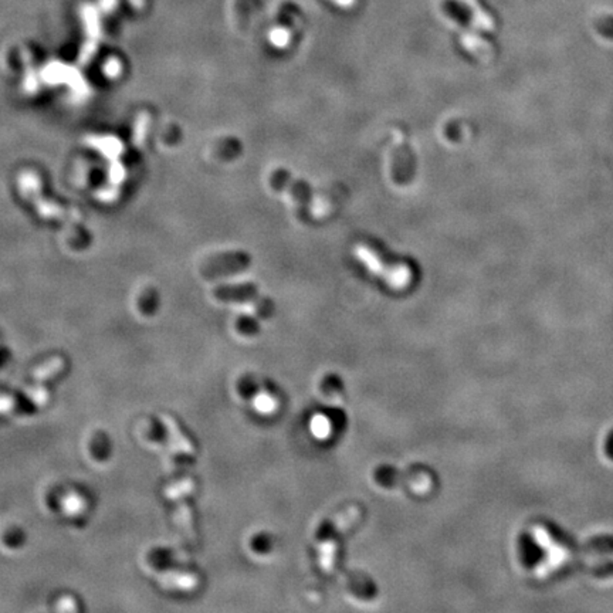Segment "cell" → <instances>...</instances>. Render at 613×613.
Segmentation results:
<instances>
[{"label": "cell", "instance_id": "6da1fadb", "mask_svg": "<svg viewBox=\"0 0 613 613\" xmlns=\"http://www.w3.org/2000/svg\"><path fill=\"white\" fill-rule=\"evenodd\" d=\"M356 256L366 267L394 287H403L412 279L410 264L385 249L376 240L363 239L355 248Z\"/></svg>", "mask_w": 613, "mask_h": 613}, {"label": "cell", "instance_id": "7a4b0ae2", "mask_svg": "<svg viewBox=\"0 0 613 613\" xmlns=\"http://www.w3.org/2000/svg\"><path fill=\"white\" fill-rule=\"evenodd\" d=\"M416 169H418V161L408 137L396 132L390 161L392 179L398 186H408L416 177Z\"/></svg>", "mask_w": 613, "mask_h": 613}, {"label": "cell", "instance_id": "3957f363", "mask_svg": "<svg viewBox=\"0 0 613 613\" xmlns=\"http://www.w3.org/2000/svg\"><path fill=\"white\" fill-rule=\"evenodd\" d=\"M270 186L277 192L288 194L290 198H292V201L297 202L299 206L301 208L307 209L312 203V196H314L312 188L301 179L292 178V175L287 169L283 168L276 169L272 177H270Z\"/></svg>", "mask_w": 613, "mask_h": 613}, {"label": "cell", "instance_id": "277c9868", "mask_svg": "<svg viewBox=\"0 0 613 613\" xmlns=\"http://www.w3.org/2000/svg\"><path fill=\"white\" fill-rule=\"evenodd\" d=\"M64 368H66L64 359L56 358L52 362H48V365L43 366L41 370L36 374V399L40 403L47 399V396L44 395V392H43L44 382H47L48 379H52L56 375H59L61 371H64Z\"/></svg>", "mask_w": 613, "mask_h": 613}, {"label": "cell", "instance_id": "5b68a950", "mask_svg": "<svg viewBox=\"0 0 613 613\" xmlns=\"http://www.w3.org/2000/svg\"><path fill=\"white\" fill-rule=\"evenodd\" d=\"M92 454L97 460H105L110 454V440L104 433H97L91 443Z\"/></svg>", "mask_w": 613, "mask_h": 613}, {"label": "cell", "instance_id": "8992f818", "mask_svg": "<svg viewBox=\"0 0 613 613\" xmlns=\"http://www.w3.org/2000/svg\"><path fill=\"white\" fill-rule=\"evenodd\" d=\"M166 423H168L169 429L172 430V434H174V437H175V440H177V443L182 448V450L186 452V453H189V454L194 453V448L192 446L190 440L181 432V429H179V426L177 425L175 419H174V418H169V416H166Z\"/></svg>", "mask_w": 613, "mask_h": 613}, {"label": "cell", "instance_id": "52a82bcc", "mask_svg": "<svg viewBox=\"0 0 613 613\" xmlns=\"http://www.w3.org/2000/svg\"><path fill=\"white\" fill-rule=\"evenodd\" d=\"M179 508H181V527H182L185 535H186L188 538L193 539V530H192V516H190V511H189L188 505H186L183 501H181V507H179Z\"/></svg>", "mask_w": 613, "mask_h": 613}, {"label": "cell", "instance_id": "ba28073f", "mask_svg": "<svg viewBox=\"0 0 613 613\" xmlns=\"http://www.w3.org/2000/svg\"><path fill=\"white\" fill-rule=\"evenodd\" d=\"M460 130H461V125L459 124V122H456V121L449 122L448 127H446V131H445L446 138L449 141H452V142H460L463 139V135H461Z\"/></svg>", "mask_w": 613, "mask_h": 613}]
</instances>
